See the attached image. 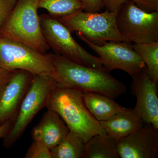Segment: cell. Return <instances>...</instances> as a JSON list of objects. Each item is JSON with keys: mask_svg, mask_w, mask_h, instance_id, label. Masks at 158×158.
<instances>
[{"mask_svg": "<svg viewBox=\"0 0 158 158\" xmlns=\"http://www.w3.org/2000/svg\"><path fill=\"white\" fill-rule=\"evenodd\" d=\"M52 59L51 75L58 86L81 91H91L116 98L126 92L125 85L103 66L92 68L78 64L56 53Z\"/></svg>", "mask_w": 158, "mask_h": 158, "instance_id": "obj_1", "label": "cell"}, {"mask_svg": "<svg viewBox=\"0 0 158 158\" xmlns=\"http://www.w3.org/2000/svg\"><path fill=\"white\" fill-rule=\"evenodd\" d=\"M45 107L58 113L69 131L85 143L98 134H107L88 110L82 91L57 85L51 90Z\"/></svg>", "mask_w": 158, "mask_h": 158, "instance_id": "obj_2", "label": "cell"}, {"mask_svg": "<svg viewBox=\"0 0 158 158\" xmlns=\"http://www.w3.org/2000/svg\"><path fill=\"white\" fill-rule=\"evenodd\" d=\"M39 0H17L13 11L0 29V35L28 46L43 54L50 49L43 35Z\"/></svg>", "mask_w": 158, "mask_h": 158, "instance_id": "obj_3", "label": "cell"}, {"mask_svg": "<svg viewBox=\"0 0 158 158\" xmlns=\"http://www.w3.org/2000/svg\"><path fill=\"white\" fill-rule=\"evenodd\" d=\"M118 11L90 12L82 10L58 19L71 33L75 32L90 42L101 45L108 41H127L117 27Z\"/></svg>", "mask_w": 158, "mask_h": 158, "instance_id": "obj_4", "label": "cell"}, {"mask_svg": "<svg viewBox=\"0 0 158 158\" xmlns=\"http://www.w3.org/2000/svg\"><path fill=\"white\" fill-rule=\"evenodd\" d=\"M40 18L43 37L54 53L88 67L103 66L100 59L83 48L74 39L68 28L57 19L47 14L41 15Z\"/></svg>", "mask_w": 158, "mask_h": 158, "instance_id": "obj_5", "label": "cell"}, {"mask_svg": "<svg viewBox=\"0 0 158 158\" xmlns=\"http://www.w3.org/2000/svg\"><path fill=\"white\" fill-rule=\"evenodd\" d=\"M56 82L51 75H34L9 134L3 138V146L11 147L23 135L35 116L46 104Z\"/></svg>", "mask_w": 158, "mask_h": 158, "instance_id": "obj_6", "label": "cell"}, {"mask_svg": "<svg viewBox=\"0 0 158 158\" xmlns=\"http://www.w3.org/2000/svg\"><path fill=\"white\" fill-rule=\"evenodd\" d=\"M0 68L9 72L23 70L33 75H51L52 59L22 43L0 35Z\"/></svg>", "mask_w": 158, "mask_h": 158, "instance_id": "obj_7", "label": "cell"}, {"mask_svg": "<svg viewBox=\"0 0 158 158\" xmlns=\"http://www.w3.org/2000/svg\"><path fill=\"white\" fill-rule=\"evenodd\" d=\"M116 24L127 42H158V11L147 12L128 1L117 12Z\"/></svg>", "mask_w": 158, "mask_h": 158, "instance_id": "obj_8", "label": "cell"}, {"mask_svg": "<svg viewBox=\"0 0 158 158\" xmlns=\"http://www.w3.org/2000/svg\"><path fill=\"white\" fill-rule=\"evenodd\" d=\"M76 34L97 54L103 66L110 71L120 69L132 78L146 66L131 43L111 41L98 45L90 42L80 34Z\"/></svg>", "mask_w": 158, "mask_h": 158, "instance_id": "obj_9", "label": "cell"}, {"mask_svg": "<svg viewBox=\"0 0 158 158\" xmlns=\"http://www.w3.org/2000/svg\"><path fill=\"white\" fill-rule=\"evenodd\" d=\"M117 151L120 158H156L158 129L144 123L124 138L118 139Z\"/></svg>", "mask_w": 158, "mask_h": 158, "instance_id": "obj_10", "label": "cell"}, {"mask_svg": "<svg viewBox=\"0 0 158 158\" xmlns=\"http://www.w3.org/2000/svg\"><path fill=\"white\" fill-rule=\"evenodd\" d=\"M132 79L137 98L134 109L144 123L158 129V84L151 79L146 66Z\"/></svg>", "mask_w": 158, "mask_h": 158, "instance_id": "obj_11", "label": "cell"}, {"mask_svg": "<svg viewBox=\"0 0 158 158\" xmlns=\"http://www.w3.org/2000/svg\"><path fill=\"white\" fill-rule=\"evenodd\" d=\"M33 77L32 74L25 70L13 72L0 99V125L17 116Z\"/></svg>", "mask_w": 158, "mask_h": 158, "instance_id": "obj_12", "label": "cell"}, {"mask_svg": "<svg viewBox=\"0 0 158 158\" xmlns=\"http://www.w3.org/2000/svg\"><path fill=\"white\" fill-rule=\"evenodd\" d=\"M69 131L58 113L47 110L32 130V137L34 141L41 142L51 150L59 144Z\"/></svg>", "mask_w": 158, "mask_h": 158, "instance_id": "obj_13", "label": "cell"}, {"mask_svg": "<svg viewBox=\"0 0 158 158\" xmlns=\"http://www.w3.org/2000/svg\"><path fill=\"white\" fill-rule=\"evenodd\" d=\"M99 122L107 134L118 140L130 135L144 123L134 108H126L108 120Z\"/></svg>", "mask_w": 158, "mask_h": 158, "instance_id": "obj_14", "label": "cell"}, {"mask_svg": "<svg viewBox=\"0 0 158 158\" xmlns=\"http://www.w3.org/2000/svg\"><path fill=\"white\" fill-rule=\"evenodd\" d=\"M84 102L88 110L98 121L108 120L126 108L117 103L114 99L91 91H82Z\"/></svg>", "mask_w": 158, "mask_h": 158, "instance_id": "obj_15", "label": "cell"}, {"mask_svg": "<svg viewBox=\"0 0 158 158\" xmlns=\"http://www.w3.org/2000/svg\"><path fill=\"white\" fill-rule=\"evenodd\" d=\"M118 141L107 134L95 135L86 142L83 158H118Z\"/></svg>", "mask_w": 158, "mask_h": 158, "instance_id": "obj_16", "label": "cell"}, {"mask_svg": "<svg viewBox=\"0 0 158 158\" xmlns=\"http://www.w3.org/2000/svg\"><path fill=\"white\" fill-rule=\"evenodd\" d=\"M85 143L81 137L69 131L59 144L50 150L52 158H83Z\"/></svg>", "mask_w": 158, "mask_h": 158, "instance_id": "obj_17", "label": "cell"}, {"mask_svg": "<svg viewBox=\"0 0 158 158\" xmlns=\"http://www.w3.org/2000/svg\"><path fill=\"white\" fill-rule=\"evenodd\" d=\"M38 7L57 19L84 10L80 0H39Z\"/></svg>", "mask_w": 158, "mask_h": 158, "instance_id": "obj_18", "label": "cell"}, {"mask_svg": "<svg viewBox=\"0 0 158 158\" xmlns=\"http://www.w3.org/2000/svg\"><path fill=\"white\" fill-rule=\"evenodd\" d=\"M132 45L146 65L151 79L158 84V42L135 43Z\"/></svg>", "mask_w": 158, "mask_h": 158, "instance_id": "obj_19", "label": "cell"}, {"mask_svg": "<svg viewBox=\"0 0 158 158\" xmlns=\"http://www.w3.org/2000/svg\"><path fill=\"white\" fill-rule=\"evenodd\" d=\"M25 158H52L50 149L41 142L37 141H33L28 149Z\"/></svg>", "mask_w": 158, "mask_h": 158, "instance_id": "obj_20", "label": "cell"}, {"mask_svg": "<svg viewBox=\"0 0 158 158\" xmlns=\"http://www.w3.org/2000/svg\"><path fill=\"white\" fill-rule=\"evenodd\" d=\"M17 0H0V29L9 18Z\"/></svg>", "mask_w": 158, "mask_h": 158, "instance_id": "obj_21", "label": "cell"}, {"mask_svg": "<svg viewBox=\"0 0 158 158\" xmlns=\"http://www.w3.org/2000/svg\"><path fill=\"white\" fill-rule=\"evenodd\" d=\"M144 11L148 12L158 11V0H128Z\"/></svg>", "mask_w": 158, "mask_h": 158, "instance_id": "obj_22", "label": "cell"}, {"mask_svg": "<svg viewBox=\"0 0 158 158\" xmlns=\"http://www.w3.org/2000/svg\"><path fill=\"white\" fill-rule=\"evenodd\" d=\"M84 7V11L87 12H97L103 8L102 0H80Z\"/></svg>", "mask_w": 158, "mask_h": 158, "instance_id": "obj_23", "label": "cell"}, {"mask_svg": "<svg viewBox=\"0 0 158 158\" xmlns=\"http://www.w3.org/2000/svg\"><path fill=\"white\" fill-rule=\"evenodd\" d=\"M103 6L106 10L118 11L122 6L128 0H102Z\"/></svg>", "mask_w": 158, "mask_h": 158, "instance_id": "obj_24", "label": "cell"}, {"mask_svg": "<svg viewBox=\"0 0 158 158\" xmlns=\"http://www.w3.org/2000/svg\"><path fill=\"white\" fill-rule=\"evenodd\" d=\"M12 73L0 68V99L11 78Z\"/></svg>", "mask_w": 158, "mask_h": 158, "instance_id": "obj_25", "label": "cell"}, {"mask_svg": "<svg viewBox=\"0 0 158 158\" xmlns=\"http://www.w3.org/2000/svg\"><path fill=\"white\" fill-rule=\"evenodd\" d=\"M15 118V117L11 118L0 125V139L5 138L9 134L14 123Z\"/></svg>", "mask_w": 158, "mask_h": 158, "instance_id": "obj_26", "label": "cell"}]
</instances>
